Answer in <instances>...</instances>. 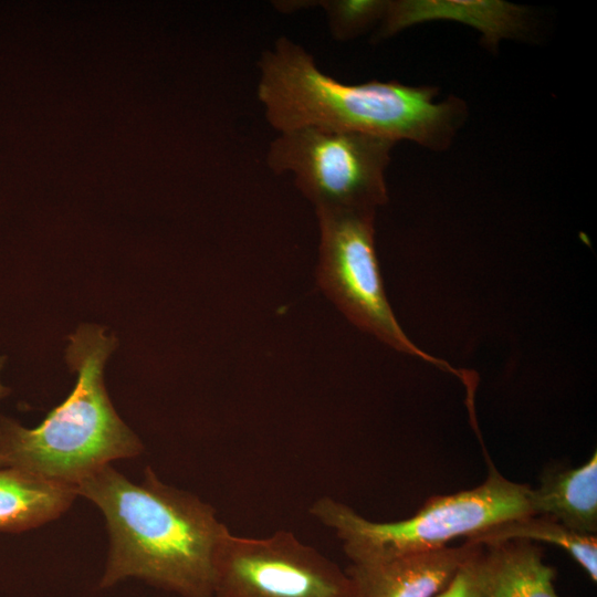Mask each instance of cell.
<instances>
[{
	"label": "cell",
	"mask_w": 597,
	"mask_h": 597,
	"mask_svg": "<svg viewBox=\"0 0 597 597\" xmlns=\"http://www.w3.org/2000/svg\"><path fill=\"white\" fill-rule=\"evenodd\" d=\"M75 491L106 520L102 588L136 577L181 597H213L214 558L228 527L210 504L163 483L149 468L136 484L107 464Z\"/></svg>",
	"instance_id": "6da1fadb"
},
{
	"label": "cell",
	"mask_w": 597,
	"mask_h": 597,
	"mask_svg": "<svg viewBox=\"0 0 597 597\" xmlns=\"http://www.w3.org/2000/svg\"><path fill=\"white\" fill-rule=\"evenodd\" d=\"M258 97L270 125L355 132L442 150L467 115L457 97L434 100L431 86L396 81L345 84L322 72L301 45L282 36L259 60Z\"/></svg>",
	"instance_id": "7a4b0ae2"
},
{
	"label": "cell",
	"mask_w": 597,
	"mask_h": 597,
	"mask_svg": "<svg viewBox=\"0 0 597 597\" xmlns=\"http://www.w3.org/2000/svg\"><path fill=\"white\" fill-rule=\"evenodd\" d=\"M70 341L66 359L77 373L76 386L35 428L0 416V465L75 489L111 461L137 455L142 444L104 386L115 339L98 326L82 325Z\"/></svg>",
	"instance_id": "3957f363"
},
{
	"label": "cell",
	"mask_w": 597,
	"mask_h": 597,
	"mask_svg": "<svg viewBox=\"0 0 597 597\" xmlns=\"http://www.w3.org/2000/svg\"><path fill=\"white\" fill-rule=\"evenodd\" d=\"M528 493L527 484L510 481L491 467L480 485L431 496L413 516L400 521H370L331 496L316 500L308 512L335 532L353 563L439 549L460 536L533 515Z\"/></svg>",
	"instance_id": "277c9868"
},
{
	"label": "cell",
	"mask_w": 597,
	"mask_h": 597,
	"mask_svg": "<svg viewBox=\"0 0 597 597\" xmlns=\"http://www.w3.org/2000/svg\"><path fill=\"white\" fill-rule=\"evenodd\" d=\"M396 142L303 127L282 132L268 151L276 174L292 172L316 211L375 212L388 200L385 171Z\"/></svg>",
	"instance_id": "5b68a950"
},
{
	"label": "cell",
	"mask_w": 597,
	"mask_h": 597,
	"mask_svg": "<svg viewBox=\"0 0 597 597\" xmlns=\"http://www.w3.org/2000/svg\"><path fill=\"white\" fill-rule=\"evenodd\" d=\"M321 241L317 281L345 316L396 350L454 374L471 377L419 348L400 327L388 302L375 250V212L316 211Z\"/></svg>",
	"instance_id": "8992f818"
},
{
	"label": "cell",
	"mask_w": 597,
	"mask_h": 597,
	"mask_svg": "<svg viewBox=\"0 0 597 597\" xmlns=\"http://www.w3.org/2000/svg\"><path fill=\"white\" fill-rule=\"evenodd\" d=\"M213 597H357L335 562L287 530L265 537L228 528L214 558Z\"/></svg>",
	"instance_id": "52a82bcc"
},
{
	"label": "cell",
	"mask_w": 597,
	"mask_h": 597,
	"mask_svg": "<svg viewBox=\"0 0 597 597\" xmlns=\"http://www.w3.org/2000/svg\"><path fill=\"white\" fill-rule=\"evenodd\" d=\"M478 544L353 562L346 573L357 597H434Z\"/></svg>",
	"instance_id": "ba28073f"
},
{
	"label": "cell",
	"mask_w": 597,
	"mask_h": 597,
	"mask_svg": "<svg viewBox=\"0 0 597 597\" xmlns=\"http://www.w3.org/2000/svg\"><path fill=\"white\" fill-rule=\"evenodd\" d=\"M431 20H454L475 28L490 49H496L503 39L522 35L528 23L525 9L506 1L399 0L388 1L379 34L389 36Z\"/></svg>",
	"instance_id": "9c48e42d"
},
{
	"label": "cell",
	"mask_w": 597,
	"mask_h": 597,
	"mask_svg": "<svg viewBox=\"0 0 597 597\" xmlns=\"http://www.w3.org/2000/svg\"><path fill=\"white\" fill-rule=\"evenodd\" d=\"M533 515L549 516L572 531L597 533V453L576 468H551L530 488Z\"/></svg>",
	"instance_id": "30bf717a"
},
{
	"label": "cell",
	"mask_w": 597,
	"mask_h": 597,
	"mask_svg": "<svg viewBox=\"0 0 597 597\" xmlns=\"http://www.w3.org/2000/svg\"><path fill=\"white\" fill-rule=\"evenodd\" d=\"M483 546L488 597H559L556 570L544 562L538 545L510 540Z\"/></svg>",
	"instance_id": "8fae6325"
},
{
	"label": "cell",
	"mask_w": 597,
	"mask_h": 597,
	"mask_svg": "<svg viewBox=\"0 0 597 597\" xmlns=\"http://www.w3.org/2000/svg\"><path fill=\"white\" fill-rule=\"evenodd\" d=\"M74 488L0 465V531L23 532L64 513L76 496Z\"/></svg>",
	"instance_id": "7c38bea8"
},
{
	"label": "cell",
	"mask_w": 597,
	"mask_h": 597,
	"mask_svg": "<svg viewBox=\"0 0 597 597\" xmlns=\"http://www.w3.org/2000/svg\"><path fill=\"white\" fill-rule=\"evenodd\" d=\"M510 540H527L554 544L565 549L597 582V536L569 530L553 517L528 515L492 525L465 542L488 545Z\"/></svg>",
	"instance_id": "4fadbf2b"
},
{
	"label": "cell",
	"mask_w": 597,
	"mask_h": 597,
	"mask_svg": "<svg viewBox=\"0 0 597 597\" xmlns=\"http://www.w3.org/2000/svg\"><path fill=\"white\" fill-rule=\"evenodd\" d=\"M316 4L324 9L332 35L338 41H347L383 21L388 1L325 0L315 1Z\"/></svg>",
	"instance_id": "5bb4252c"
},
{
	"label": "cell",
	"mask_w": 597,
	"mask_h": 597,
	"mask_svg": "<svg viewBox=\"0 0 597 597\" xmlns=\"http://www.w3.org/2000/svg\"><path fill=\"white\" fill-rule=\"evenodd\" d=\"M434 597H488L483 545L478 544L449 584Z\"/></svg>",
	"instance_id": "9a60e30c"
},
{
	"label": "cell",
	"mask_w": 597,
	"mask_h": 597,
	"mask_svg": "<svg viewBox=\"0 0 597 597\" xmlns=\"http://www.w3.org/2000/svg\"><path fill=\"white\" fill-rule=\"evenodd\" d=\"M4 360H6L4 357L0 356V370H1L2 366H3V364H4ZM8 392H9V389L7 387H4L0 381V398L7 396Z\"/></svg>",
	"instance_id": "2e32d148"
}]
</instances>
